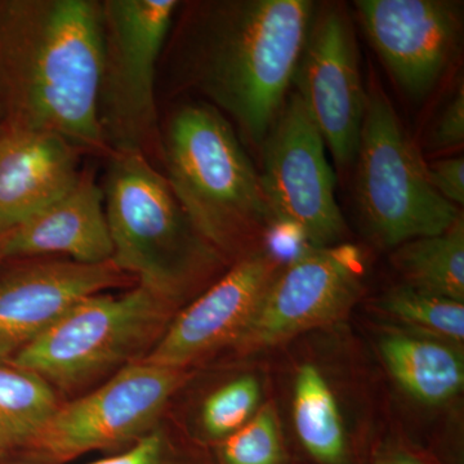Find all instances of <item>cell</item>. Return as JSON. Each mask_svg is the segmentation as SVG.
Masks as SVG:
<instances>
[{
    "label": "cell",
    "mask_w": 464,
    "mask_h": 464,
    "mask_svg": "<svg viewBox=\"0 0 464 464\" xmlns=\"http://www.w3.org/2000/svg\"><path fill=\"white\" fill-rule=\"evenodd\" d=\"M181 3L160 65L163 91L192 93L261 148L288 99L316 12L310 0Z\"/></svg>",
    "instance_id": "6da1fadb"
},
{
    "label": "cell",
    "mask_w": 464,
    "mask_h": 464,
    "mask_svg": "<svg viewBox=\"0 0 464 464\" xmlns=\"http://www.w3.org/2000/svg\"><path fill=\"white\" fill-rule=\"evenodd\" d=\"M101 0H0L5 128L56 134L83 155L111 152L99 121Z\"/></svg>",
    "instance_id": "7a4b0ae2"
},
{
    "label": "cell",
    "mask_w": 464,
    "mask_h": 464,
    "mask_svg": "<svg viewBox=\"0 0 464 464\" xmlns=\"http://www.w3.org/2000/svg\"><path fill=\"white\" fill-rule=\"evenodd\" d=\"M160 166L192 225L232 265L264 248L273 227L261 177L230 121L201 100L160 119Z\"/></svg>",
    "instance_id": "3957f363"
},
{
    "label": "cell",
    "mask_w": 464,
    "mask_h": 464,
    "mask_svg": "<svg viewBox=\"0 0 464 464\" xmlns=\"http://www.w3.org/2000/svg\"><path fill=\"white\" fill-rule=\"evenodd\" d=\"M101 188L111 262L141 285L182 304L224 259L200 237L161 170L136 152H111Z\"/></svg>",
    "instance_id": "277c9868"
},
{
    "label": "cell",
    "mask_w": 464,
    "mask_h": 464,
    "mask_svg": "<svg viewBox=\"0 0 464 464\" xmlns=\"http://www.w3.org/2000/svg\"><path fill=\"white\" fill-rule=\"evenodd\" d=\"M179 306L139 283L123 295H90L69 308L9 364L38 375L52 389L83 386L142 360Z\"/></svg>",
    "instance_id": "5b68a950"
},
{
    "label": "cell",
    "mask_w": 464,
    "mask_h": 464,
    "mask_svg": "<svg viewBox=\"0 0 464 464\" xmlns=\"http://www.w3.org/2000/svg\"><path fill=\"white\" fill-rule=\"evenodd\" d=\"M355 160L357 212L382 248L441 234L463 215L433 188L429 164L374 76Z\"/></svg>",
    "instance_id": "8992f818"
},
{
    "label": "cell",
    "mask_w": 464,
    "mask_h": 464,
    "mask_svg": "<svg viewBox=\"0 0 464 464\" xmlns=\"http://www.w3.org/2000/svg\"><path fill=\"white\" fill-rule=\"evenodd\" d=\"M179 7L177 0H101L99 121L110 152L160 164L159 65Z\"/></svg>",
    "instance_id": "52a82bcc"
},
{
    "label": "cell",
    "mask_w": 464,
    "mask_h": 464,
    "mask_svg": "<svg viewBox=\"0 0 464 464\" xmlns=\"http://www.w3.org/2000/svg\"><path fill=\"white\" fill-rule=\"evenodd\" d=\"M325 142L304 102L290 93L262 142V188L273 226L290 228L314 248L346 243Z\"/></svg>",
    "instance_id": "ba28073f"
},
{
    "label": "cell",
    "mask_w": 464,
    "mask_h": 464,
    "mask_svg": "<svg viewBox=\"0 0 464 464\" xmlns=\"http://www.w3.org/2000/svg\"><path fill=\"white\" fill-rule=\"evenodd\" d=\"M365 276V255L355 244L307 249L275 275L231 350L255 355L340 322L364 293Z\"/></svg>",
    "instance_id": "9c48e42d"
},
{
    "label": "cell",
    "mask_w": 464,
    "mask_h": 464,
    "mask_svg": "<svg viewBox=\"0 0 464 464\" xmlns=\"http://www.w3.org/2000/svg\"><path fill=\"white\" fill-rule=\"evenodd\" d=\"M188 378L186 369L132 362L83 398L58 405L30 448L50 462L63 463L140 440L151 432Z\"/></svg>",
    "instance_id": "30bf717a"
},
{
    "label": "cell",
    "mask_w": 464,
    "mask_h": 464,
    "mask_svg": "<svg viewBox=\"0 0 464 464\" xmlns=\"http://www.w3.org/2000/svg\"><path fill=\"white\" fill-rule=\"evenodd\" d=\"M293 84L335 163L350 167L359 148L366 88L346 8L332 5L315 12Z\"/></svg>",
    "instance_id": "8fae6325"
},
{
    "label": "cell",
    "mask_w": 464,
    "mask_h": 464,
    "mask_svg": "<svg viewBox=\"0 0 464 464\" xmlns=\"http://www.w3.org/2000/svg\"><path fill=\"white\" fill-rule=\"evenodd\" d=\"M369 42L409 99L429 96L459 47L462 12L449 0H357Z\"/></svg>",
    "instance_id": "7c38bea8"
},
{
    "label": "cell",
    "mask_w": 464,
    "mask_h": 464,
    "mask_svg": "<svg viewBox=\"0 0 464 464\" xmlns=\"http://www.w3.org/2000/svg\"><path fill=\"white\" fill-rule=\"evenodd\" d=\"M282 267L265 246L232 264L199 297L177 311L143 362L188 371L212 353L231 348Z\"/></svg>",
    "instance_id": "4fadbf2b"
},
{
    "label": "cell",
    "mask_w": 464,
    "mask_h": 464,
    "mask_svg": "<svg viewBox=\"0 0 464 464\" xmlns=\"http://www.w3.org/2000/svg\"><path fill=\"white\" fill-rule=\"evenodd\" d=\"M32 259L0 279V362H11L82 299L137 283L111 261Z\"/></svg>",
    "instance_id": "5bb4252c"
},
{
    "label": "cell",
    "mask_w": 464,
    "mask_h": 464,
    "mask_svg": "<svg viewBox=\"0 0 464 464\" xmlns=\"http://www.w3.org/2000/svg\"><path fill=\"white\" fill-rule=\"evenodd\" d=\"M51 255L85 265L111 261L103 192L92 169H83L69 191L8 231L5 259Z\"/></svg>",
    "instance_id": "9a60e30c"
},
{
    "label": "cell",
    "mask_w": 464,
    "mask_h": 464,
    "mask_svg": "<svg viewBox=\"0 0 464 464\" xmlns=\"http://www.w3.org/2000/svg\"><path fill=\"white\" fill-rule=\"evenodd\" d=\"M84 155L56 134L5 128L0 133V228L12 230L69 191Z\"/></svg>",
    "instance_id": "2e32d148"
},
{
    "label": "cell",
    "mask_w": 464,
    "mask_h": 464,
    "mask_svg": "<svg viewBox=\"0 0 464 464\" xmlns=\"http://www.w3.org/2000/svg\"><path fill=\"white\" fill-rule=\"evenodd\" d=\"M378 348L391 377L420 404L445 405L462 392V347L395 326L383 332Z\"/></svg>",
    "instance_id": "e0dca14e"
},
{
    "label": "cell",
    "mask_w": 464,
    "mask_h": 464,
    "mask_svg": "<svg viewBox=\"0 0 464 464\" xmlns=\"http://www.w3.org/2000/svg\"><path fill=\"white\" fill-rule=\"evenodd\" d=\"M292 413L299 441L316 462L351 464L350 436L340 396L315 362H304L295 371Z\"/></svg>",
    "instance_id": "ac0fdd59"
},
{
    "label": "cell",
    "mask_w": 464,
    "mask_h": 464,
    "mask_svg": "<svg viewBox=\"0 0 464 464\" xmlns=\"http://www.w3.org/2000/svg\"><path fill=\"white\" fill-rule=\"evenodd\" d=\"M391 262L406 285L464 304L463 215L441 234L396 246Z\"/></svg>",
    "instance_id": "d6986e66"
},
{
    "label": "cell",
    "mask_w": 464,
    "mask_h": 464,
    "mask_svg": "<svg viewBox=\"0 0 464 464\" xmlns=\"http://www.w3.org/2000/svg\"><path fill=\"white\" fill-rule=\"evenodd\" d=\"M58 405L47 382L0 362V450L32 447Z\"/></svg>",
    "instance_id": "ffe728a7"
},
{
    "label": "cell",
    "mask_w": 464,
    "mask_h": 464,
    "mask_svg": "<svg viewBox=\"0 0 464 464\" xmlns=\"http://www.w3.org/2000/svg\"><path fill=\"white\" fill-rule=\"evenodd\" d=\"M377 310L402 331L463 347L464 304L399 284L384 293Z\"/></svg>",
    "instance_id": "44dd1931"
},
{
    "label": "cell",
    "mask_w": 464,
    "mask_h": 464,
    "mask_svg": "<svg viewBox=\"0 0 464 464\" xmlns=\"http://www.w3.org/2000/svg\"><path fill=\"white\" fill-rule=\"evenodd\" d=\"M262 402V384L253 374L240 375L215 392L201 406V427L209 438L225 440L257 414Z\"/></svg>",
    "instance_id": "7402d4cb"
},
{
    "label": "cell",
    "mask_w": 464,
    "mask_h": 464,
    "mask_svg": "<svg viewBox=\"0 0 464 464\" xmlns=\"http://www.w3.org/2000/svg\"><path fill=\"white\" fill-rule=\"evenodd\" d=\"M224 464H285L282 423L274 401L265 402L239 431L222 440Z\"/></svg>",
    "instance_id": "603a6c76"
},
{
    "label": "cell",
    "mask_w": 464,
    "mask_h": 464,
    "mask_svg": "<svg viewBox=\"0 0 464 464\" xmlns=\"http://www.w3.org/2000/svg\"><path fill=\"white\" fill-rule=\"evenodd\" d=\"M429 149L444 151L460 148L464 142V90L458 87L456 93L433 121L429 134Z\"/></svg>",
    "instance_id": "cb8c5ba5"
},
{
    "label": "cell",
    "mask_w": 464,
    "mask_h": 464,
    "mask_svg": "<svg viewBox=\"0 0 464 464\" xmlns=\"http://www.w3.org/2000/svg\"><path fill=\"white\" fill-rule=\"evenodd\" d=\"M430 182L449 203L459 208L464 204L463 157L442 159L427 166Z\"/></svg>",
    "instance_id": "d4e9b609"
},
{
    "label": "cell",
    "mask_w": 464,
    "mask_h": 464,
    "mask_svg": "<svg viewBox=\"0 0 464 464\" xmlns=\"http://www.w3.org/2000/svg\"><path fill=\"white\" fill-rule=\"evenodd\" d=\"M166 463V440L158 431L137 440L132 448L119 456L106 458L92 464H164Z\"/></svg>",
    "instance_id": "484cf974"
},
{
    "label": "cell",
    "mask_w": 464,
    "mask_h": 464,
    "mask_svg": "<svg viewBox=\"0 0 464 464\" xmlns=\"http://www.w3.org/2000/svg\"><path fill=\"white\" fill-rule=\"evenodd\" d=\"M373 464H431L426 457L405 442L391 440L375 453Z\"/></svg>",
    "instance_id": "4316f807"
},
{
    "label": "cell",
    "mask_w": 464,
    "mask_h": 464,
    "mask_svg": "<svg viewBox=\"0 0 464 464\" xmlns=\"http://www.w3.org/2000/svg\"><path fill=\"white\" fill-rule=\"evenodd\" d=\"M8 231L0 228V262L5 261V239H7Z\"/></svg>",
    "instance_id": "83f0119b"
},
{
    "label": "cell",
    "mask_w": 464,
    "mask_h": 464,
    "mask_svg": "<svg viewBox=\"0 0 464 464\" xmlns=\"http://www.w3.org/2000/svg\"><path fill=\"white\" fill-rule=\"evenodd\" d=\"M5 130V112H3L2 103H0V133Z\"/></svg>",
    "instance_id": "f1b7e54d"
}]
</instances>
